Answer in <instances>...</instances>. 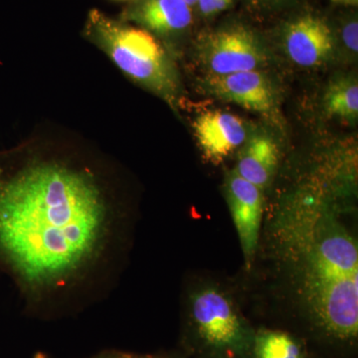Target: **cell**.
Segmentation results:
<instances>
[{
  "label": "cell",
  "mask_w": 358,
  "mask_h": 358,
  "mask_svg": "<svg viewBox=\"0 0 358 358\" xmlns=\"http://www.w3.org/2000/svg\"><path fill=\"white\" fill-rule=\"evenodd\" d=\"M268 245L292 303L315 333L353 345L358 336V246L331 202L299 192L268 224Z\"/></svg>",
  "instance_id": "2"
},
{
  "label": "cell",
  "mask_w": 358,
  "mask_h": 358,
  "mask_svg": "<svg viewBox=\"0 0 358 358\" xmlns=\"http://www.w3.org/2000/svg\"><path fill=\"white\" fill-rule=\"evenodd\" d=\"M225 194L245 265L250 268L260 243L264 215L263 190L233 171L226 178Z\"/></svg>",
  "instance_id": "6"
},
{
  "label": "cell",
  "mask_w": 358,
  "mask_h": 358,
  "mask_svg": "<svg viewBox=\"0 0 358 358\" xmlns=\"http://www.w3.org/2000/svg\"><path fill=\"white\" fill-rule=\"evenodd\" d=\"M206 87L212 95L265 117L278 113L277 96L270 80L259 70L210 75Z\"/></svg>",
  "instance_id": "7"
},
{
  "label": "cell",
  "mask_w": 358,
  "mask_h": 358,
  "mask_svg": "<svg viewBox=\"0 0 358 358\" xmlns=\"http://www.w3.org/2000/svg\"><path fill=\"white\" fill-rule=\"evenodd\" d=\"M287 53L301 67H317L331 57L334 48L333 32L329 25L315 16L294 21L285 35Z\"/></svg>",
  "instance_id": "9"
},
{
  "label": "cell",
  "mask_w": 358,
  "mask_h": 358,
  "mask_svg": "<svg viewBox=\"0 0 358 358\" xmlns=\"http://www.w3.org/2000/svg\"><path fill=\"white\" fill-rule=\"evenodd\" d=\"M200 56L211 75L259 70L266 62L255 35L243 27L221 30L207 37Z\"/></svg>",
  "instance_id": "5"
},
{
  "label": "cell",
  "mask_w": 358,
  "mask_h": 358,
  "mask_svg": "<svg viewBox=\"0 0 358 358\" xmlns=\"http://www.w3.org/2000/svg\"><path fill=\"white\" fill-rule=\"evenodd\" d=\"M334 3L343 4V6H357L358 0H331Z\"/></svg>",
  "instance_id": "18"
},
{
  "label": "cell",
  "mask_w": 358,
  "mask_h": 358,
  "mask_svg": "<svg viewBox=\"0 0 358 358\" xmlns=\"http://www.w3.org/2000/svg\"><path fill=\"white\" fill-rule=\"evenodd\" d=\"M232 2L233 0H199L197 6L202 14L212 15L227 8Z\"/></svg>",
  "instance_id": "14"
},
{
  "label": "cell",
  "mask_w": 358,
  "mask_h": 358,
  "mask_svg": "<svg viewBox=\"0 0 358 358\" xmlns=\"http://www.w3.org/2000/svg\"><path fill=\"white\" fill-rule=\"evenodd\" d=\"M164 358H187L185 355L179 352L164 353Z\"/></svg>",
  "instance_id": "19"
},
{
  "label": "cell",
  "mask_w": 358,
  "mask_h": 358,
  "mask_svg": "<svg viewBox=\"0 0 358 358\" xmlns=\"http://www.w3.org/2000/svg\"><path fill=\"white\" fill-rule=\"evenodd\" d=\"M138 14L143 24L159 33L185 29L192 20V8L182 0H147Z\"/></svg>",
  "instance_id": "11"
},
{
  "label": "cell",
  "mask_w": 358,
  "mask_h": 358,
  "mask_svg": "<svg viewBox=\"0 0 358 358\" xmlns=\"http://www.w3.org/2000/svg\"><path fill=\"white\" fill-rule=\"evenodd\" d=\"M128 352H122L119 350H105L102 352L96 353L93 357L89 358H127L128 357ZM32 358H54L48 353L36 352L34 353Z\"/></svg>",
  "instance_id": "16"
},
{
  "label": "cell",
  "mask_w": 358,
  "mask_h": 358,
  "mask_svg": "<svg viewBox=\"0 0 358 358\" xmlns=\"http://www.w3.org/2000/svg\"><path fill=\"white\" fill-rule=\"evenodd\" d=\"M182 1H185L187 6H194V4H197L199 0H182Z\"/></svg>",
  "instance_id": "20"
},
{
  "label": "cell",
  "mask_w": 358,
  "mask_h": 358,
  "mask_svg": "<svg viewBox=\"0 0 358 358\" xmlns=\"http://www.w3.org/2000/svg\"><path fill=\"white\" fill-rule=\"evenodd\" d=\"M182 345L196 358H252L256 329L234 296L219 282L204 280L187 289Z\"/></svg>",
  "instance_id": "3"
},
{
  "label": "cell",
  "mask_w": 358,
  "mask_h": 358,
  "mask_svg": "<svg viewBox=\"0 0 358 358\" xmlns=\"http://www.w3.org/2000/svg\"><path fill=\"white\" fill-rule=\"evenodd\" d=\"M127 358H164V353H157V355H138V353L129 352Z\"/></svg>",
  "instance_id": "17"
},
{
  "label": "cell",
  "mask_w": 358,
  "mask_h": 358,
  "mask_svg": "<svg viewBox=\"0 0 358 358\" xmlns=\"http://www.w3.org/2000/svg\"><path fill=\"white\" fill-rule=\"evenodd\" d=\"M131 222L113 208L93 173L57 162L0 160V272L41 317L105 279Z\"/></svg>",
  "instance_id": "1"
},
{
  "label": "cell",
  "mask_w": 358,
  "mask_h": 358,
  "mask_svg": "<svg viewBox=\"0 0 358 358\" xmlns=\"http://www.w3.org/2000/svg\"><path fill=\"white\" fill-rule=\"evenodd\" d=\"M195 138L204 159L220 164L246 141L243 121L236 115L221 110L202 113L195 120Z\"/></svg>",
  "instance_id": "8"
},
{
  "label": "cell",
  "mask_w": 358,
  "mask_h": 358,
  "mask_svg": "<svg viewBox=\"0 0 358 358\" xmlns=\"http://www.w3.org/2000/svg\"><path fill=\"white\" fill-rule=\"evenodd\" d=\"M96 37L120 69L164 95H173L176 75L164 49L145 30L115 24L96 14Z\"/></svg>",
  "instance_id": "4"
},
{
  "label": "cell",
  "mask_w": 358,
  "mask_h": 358,
  "mask_svg": "<svg viewBox=\"0 0 358 358\" xmlns=\"http://www.w3.org/2000/svg\"><path fill=\"white\" fill-rule=\"evenodd\" d=\"M358 26L357 21H352L345 26L343 32V38L345 46L353 53L357 54L358 50Z\"/></svg>",
  "instance_id": "15"
},
{
  "label": "cell",
  "mask_w": 358,
  "mask_h": 358,
  "mask_svg": "<svg viewBox=\"0 0 358 358\" xmlns=\"http://www.w3.org/2000/svg\"><path fill=\"white\" fill-rule=\"evenodd\" d=\"M324 109L329 117L355 121L358 115V85L353 78H338L327 87Z\"/></svg>",
  "instance_id": "13"
},
{
  "label": "cell",
  "mask_w": 358,
  "mask_h": 358,
  "mask_svg": "<svg viewBox=\"0 0 358 358\" xmlns=\"http://www.w3.org/2000/svg\"><path fill=\"white\" fill-rule=\"evenodd\" d=\"M279 164V148L273 138L256 136L247 141L238 157L235 171L245 180L264 190L271 182Z\"/></svg>",
  "instance_id": "10"
},
{
  "label": "cell",
  "mask_w": 358,
  "mask_h": 358,
  "mask_svg": "<svg viewBox=\"0 0 358 358\" xmlns=\"http://www.w3.org/2000/svg\"><path fill=\"white\" fill-rule=\"evenodd\" d=\"M252 358H308L303 345L296 336L282 331H256Z\"/></svg>",
  "instance_id": "12"
}]
</instances>
